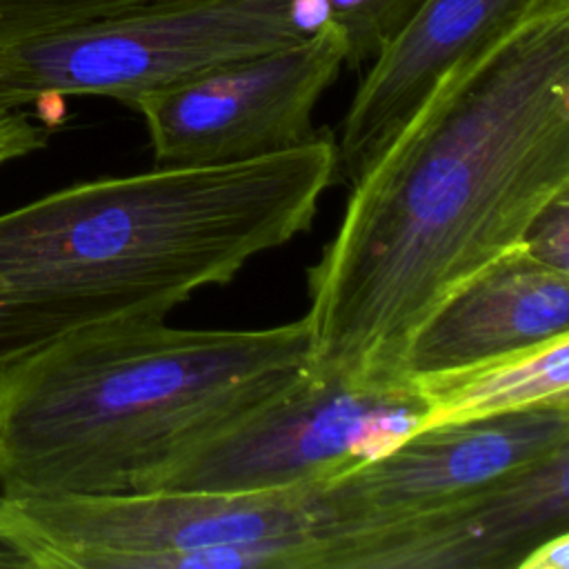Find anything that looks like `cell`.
<instances>
[{
	"label": "cell",
	"mask_w": 569,
	"mask_h": 569,
	"mask_svg": "<svg viewBox=\"0 0 569 569\" xmlns=\"http://www.w3.org/2000/svg\"><path fill=\"white\" fill-rule=\"evenodd\" d=\"M49 140V129L33 122L22 109L0 111V167L42 149Z\"/></svg>",
	"instance_id": "2e32d148"
},
{
	"label": "cell",
	"mask_w": 569,
	"mask_h": 569,
	"mask_svg": "<svg viewBox=\"0 0 569 569\" xmlns=\"http://www.w3.org/2000/svg\"><path fill=\"white\" fill-rule=\"evenodd\" d=\"M567 191L569 0H538L449 71L351 182L307 271V365L407 385L402 358L427 316Z\"/></svg>",
	"instance_id": "6da1fadb"
},
{
	"label": "cell",
	"mask_w": 569,
	"mask_h": 569,
	"mask_svg": "<svg viewBox=\"0 0 569 569\" xmlns=\"http://www.w3.org/2000/svg\"><path fill=\"white\" fill-rule=\"evenodd\" d=\"M520 247L536 260L569 273V191L538 211Z\"/></svg>",
	"instance_id": "9a60e30c"
},
{
	"label": "cell",
	"mask_w": 569,
	"mask_h": 569,
	"mask_svg": "<svg viewBox=\"0 0 569 569\" xmlns=\"http://www.w3.org/2000/svg\"><path fill=\"white\" fill-rule=\"evenodd\" d=\"M538 0H420L369 60L340 133L336 173L351 184L413 118L440 80L476 56Z\"/></svg>",
	"instance_id": "9c48e42d"
},
{
	"label": "cell",
	"mask_w": 569,
	"mask_h": 569,
	"mask_svg": "<svg viewBox=\"0 0 569 569\" xmlns=\"http://www.w3.org/2000/svg\"><path fill=\"white\" fill-rule=\"evenodd\" d=\"M153 489L9 496L58 569H291L313 551L311 493Z\"/></svg>",
	"instance_id": "277c9868"
},
{
	"label": "cell",
	"mask_w": 569,
	"mask_h": 569,
	"mask_svg": "<svg viewBox=\"0 0 569 569\" xmlns=\"http://www.w3.org/2000/svg\"><path fill=\"white\" fill-rule=\"evenodd\" d=\"M569 336V273L516 247L451 291L418 327L402 380L427 382Z\"/></svg>",
	"instance_id": "30bf717a"
},
{
	"label": "cell",
	"mask_w": 569,
	"mask_h": 569,
	"mask_svg": "<svg viewBox=\"0 0 569 569\" xmlns=\"http://www.w3.org/2000/svg\"><path fill=\"white\" fill-rule=\"evenodd\" d=\"M427 396L411 382L351 385L309 365L147 480L142 491L260 493L320 487L425 427Z\"/></svg>",
	"instance_id": "5b68a950"
},
{
	"label": "cell",
	"mask_w": 569,
	"mask_h": 569,
	"mask_svg": "<svg viewBox=\"0 0 569 569\" xmlns=\"http://www.w3.org/2000/svg\"><path fill=\"white\" fill-rule=\"evenodd\" d=\"M325 22L320 0H173L51 31L0 51V111L138 98L291 44Z\"/></svg>",
	"instance_id": "3957f363"
},
{
	"label": "cell",
	"mask_w": 569,
	"mask_h": 569,
	"mask_svg": "<svg viewBox=\"0 0 569 569\" xmlns=\"http://www.w3.org/2000/svg\"><path fill=\"white\" fill-rule=\"evenodd\" d=\"M569 533V445L431 513L325 542L311 569H520Z\"/></svg>",
	"instance_id": "ba28073f"
},
{
	"label": "cell",
	"mask_w": 569,
	"mask_h": 569,
	"mask_svg": "<svg viewBox=\"0 0 569 569\" xmlns=\"http://www.w3.org/2000/svg\"><path fill=\"white\" fill-rule=\"evenodd\" d=\"M420 0H320L325 22L340 29L347 64L362 67L402 27Z\"/></svg>",
	"instance_id": "4fadbf2b"
},
{
	"label": "cell",
	"mask_w": 569,
	"mask_h": 569,
	"mask_svg": "<svg viewBox=\"0 0 569 569\" xmlns=\"http://www.w3.org/2000/svg\"><path fill=\"white\" fill-rule=\"evenodd\" d=\"M0 567L58 569V562L31 525L20 516L13 500L0 489Z\"/></svg>",
	"instance_id": "5bb4252c"
},
{
	"label": "cell",
	"mask_w": 569,
	"mask_h": 569,
	"mask_svg": "<svg viewBox=\"0 0 569 569\" xmlns=\"http://www.w3.org/2000/svg\"><path fill=\"white\" fill-rule=\"evenodd\" d=\"M173 0H0V51L31 38Z\"/></svg>",
	"instance_id": "7c38bea8"
},
{
	"label": "cell",
	"mask_w": 569,
	"mask_h": 569,
	"mask_svg": "<svg viewBox=\"0 0 569 569\" xmlns=\"http://www.w3.org/2000/svg\"><path fill=\"white\" fill-rule=\"evenodd\" d=\"M305 318L262 329L100 322L0 371L7 496L129 493L307 367Z\"/></svg>",
	"instance_id": "7a4b0ae2"
},
{
	"label": "cell",
	"mask_w": 569,
	"mask_h": 569,
	"mask_svg": "<svg viewBox=\"0 0 569 569\" xmlns=\"http://www.w3.org/2000/svg\"><path fill=\"white\" fill-rule=\"evenodd\" d=\"M345 64V36L322 22L291 44L147 93L131 109L147 124L153 167L253 160L318 133L313 109Z\"/></svg>",
	"instance_id": "52a82bcc"
},
{
	"label": "cell",
	"mask_w": 569,
	"mask_h": 569,
	"mask_svg": "<svg viewBox=\"0 0 569 569\" xmlns=\"http://www.w3.org/2000/svg\"><path fill=\"white\" fill-rule=\"evenodd\" d=\"M569 567V533L542 542L522 562L520 569H567Z\"/></svg>",
	"instance_id": "e0dca14e"
},
{
	"label": "cell",
	"mask_w": 569,
	"mask_h": 569,
	"mask_svg": "<svg viewBox=\"0 0 569 569\" xmlns=\"http://www.w3.org/2000/svg\"><path fill=\"white\" fill-rule=\"evenodd\" d=\"M411 385L429 400L425 425L485 418L569 398V336L453 376Z\"/></svg>",
	"instance_id": "8fae6325"
},
{
	"label": "cell",
	"mask_w": 569,
	"mask_h": 569,
	"mask_svg": "<svg viewBox=\"0 0 569 569\" xmlns=\"http://www.w3.org/2000/svg\"><path fill=\"white\" fill-rule=\"evenodd\" d=\"M569 445V398L516 411L425 425L311 493L313 551L456 500Z\"/></svg>",
	"instance_id": "8992f818"
}]
</instances>
